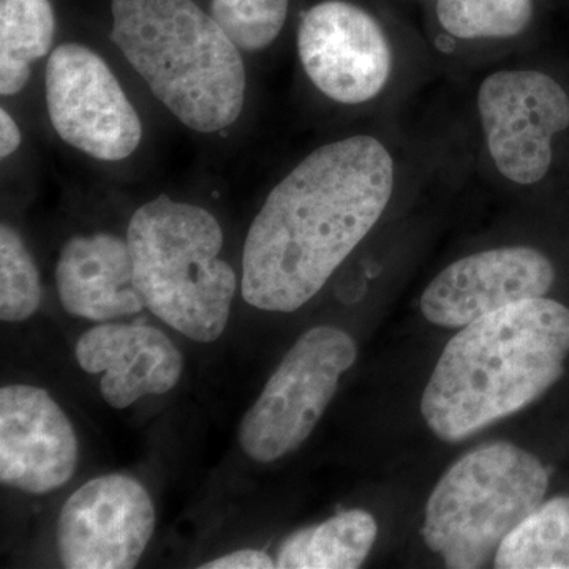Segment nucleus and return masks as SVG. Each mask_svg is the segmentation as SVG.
<instances>
[{"mask_svg":"<svg viewBox=\"0 0 569 569\" xmlns=\"http://www.w3.org/2000/svg\"><path fill=\"white\" fill-rule=\"evenodd\" d=\"M533 0H438L437 17L456 39H509L526 31Z\"/></svg>","mask_w":569,"mask_h":569,"instance_id":"nucleus-18","label":"nucleus"},{"mask_svg":"<svg viewBox=\"0 0 569 569\" xmlns=\"http://www.w3.org/2000/svg\"><path fill=\"white\" fill-rule=\"evenodd\" d=\"M44 100L59 138L92 159L119 162L140 146L133 103L102 56L84 44L63 43L51 52Z\"/></svg>","mask_w":569,"mask_h":569,"instance_id":"nucleus-7","label":"nucleus"},{"mask_svg":"<svg viewBox=\"0 0 569 569\" xmlns=\"http://www.w3.org/2000/svg\"><path fill=\"white\" fill-rule=\"evenodd\" d=\"M568 355L567 306L533 298L489 313L445 347L422 392V418L440 440H467L549 391Z\"/></svg>","mask_w":569,"mask_h":569,"instance_id":"nucleus-2","label":"nucleus"},{"mask_svg":"<svg viewBox=\"0 0 569 569\" xmlns=\"http://www.w3.org/2000/svg\"><path fill=\"white\" fill-rule=\"evenodd\" d=\"M395 190V162L366 134L328 142L269 192L247 231L241 293L290 313L320 293L376 227Z\"/></svg>","mask_w":569,"mask_h":569,"instance_id":"nucleus-1","label":"nucleus"},{"mask_svg":"<svg viewBox=\"0 0 569 569\" xmlns=\"http://www.w3.org/2000/svg\"><path fill=\"white\" fill-rule=\"evenodd\" d=\"M556 280L549 258L531 247H500L460 258L421 296L422 316L443 328H463L479 318L545 298Z\"/></svg>","mask_w":569,"mask_h":569,"instance_id":"nucleus-11","label":"nucleus"},{"mask_svg":"<svg viewBox=\"0 0 569 569\" xmlns=\"http://www.w3.org/2000/svg\"><path fill=\"white\" fill-rule=\"evenodd\" d=\"M201 569H272L277 568L276 560L263 550L241 549L206 561Z\"/></svg>","mask_w":569,"mask_h":569,"instance_id":"nucleus-21","label":"nucleus"},{"mask_svg":"<svg viewBox=\"0 0 569 569\" xmlns=\"http://www.w3.org/2000/svg\"><path fill=\"white\" fill-rule=\"evenodd\" d=\"M80 445L69 417L43 388L0 389V481L43 496L73 478Z\"/></svg>","mask_w":569,"mask_h":569,"instance_id":"nucleus-12","label":"nucleus"},{"mask_svg":"<svg viewBox=\"0 0 569 569\" xmlns=\"http://www.w3.org/2000/svg\"><path fill=\"white\" fill-rule=\"evenodd\" d=\"M39 268L21 234L10 224L0 227V320L22 323L41 305Z\"/></svg>","mask_w":569,"mask_h":569,"instance_id":"nucleus-19","label":"nucleus"},{"mask_svg":"<svg viewBox=\"0 0 569 569\" xmlns=\"http://www.w3.org/2000/svg\"><path fill=\"white\" fill-rule=\"evenodd\" d=\"M478 111L497 170L520 186L542 181L553 137L569 127V97L559 82L541 71H497L479 88Z\"/></svg>","mask_w":569,"mask_h":569,"instance_id":"nucleus-8","label":"nucleus"},{"mask_svg":"<svg viewBox=\"0 0 569 569\" xmlns=\"http://www.w3.org/2000/svg\"><path fill=\"white\" fill-rule=\"evenodd\" d=\"M134 282L146 307L179 335L216 342L230 321L238 276L223 258V230L201 206L167 194L140 206L127 228Z\"/></svg>","mask_w":569,"mask_h":569,"instance_id":"nucleus-4","label":"nucleus"},{"mask_svg":"<svg viewBox=\"0 0 569 569\" xmlns=\"http://www.w3.org/2000/svg\"><path fill=\"white\" fill-rule=\"evenodd\" d=\"M74 355L84 372L102 376L100 392L116 410L132 406L141 397L167 395L183 372L181 351L153 326H93L78 339Z\"/></svg>","mask_w":569,"mask_h":569,"instance_id":"nucleus-13","label":"nucleus"},{"mask_svg":"<svg viewBox=\"0 0 569 569\" xmlns=\"http://www.w3.org/2000/svg\"><path fill=\"white\" fill-rule=\"evenodd\" d=\"M377 535V520L370 512H339L284 539L277 552V568L356 569L369 557Z\"/></svg>","mask_w":569,"mask_h":569,"instance_id":"nucleus-15","label":"nucleus"},{"mask_svg":"<svg viewBox=\"0 0 569 569\" xmlns=\"http://www.w3.org/2000/svg\"><path fill=\"white\" fill-rule=\"evenodd\" d=\"M211 14L241 51H260L282 32L288 0H212Z\"/></svg>","mask_w":569,"mask_h":569,"instance_id":"nucleus-20","label":"nucleus"},{"mask_svg":"<svg viewBox=\"0 0 569 569\" xmlns=\"http://www.w3.org/2000/svg\"><path fill=\"white\" fill-rule=\"evenodd\" d=\"M111 41L183 126L217 133L246 103L241 50L193 0H111Z\"/></svg>","mask_w":569,"mask_h":569,"instance_id":"nucleus-3","label":"nucleus"},{"mask_svg":"<svg viewBox=\"0 0 569 569\" xmlns=\"http://www.w3.org/2000/svg\"><path fill=\"white\" fill-rule=\"evenodd\" d=\"M299 61L328 99L342 104L369 102L391 77V47L367 11L342 0L312 7L298 29Z\"/></svg>","mask_w":569,"mask_h":569,"instance_id":"nucleus-10","label":"nucleus"},{"mask_svg":"<svg viewBox=\"0 0 569 569\" xmlns=\"http://www.w3.org/2000/svg\"><path fill=\"white\" fill-rule=\"evenodd\" d=\"M356 356L355 339L342 329L317 326L299 337L242 418V451L254 462L269 463L301 447Z\"/></svg>","mask_w":569,"mask_h":569,"instance_id":"nucleus-6","label":"nucleus"},{"mask_svg":"<svg viewBox=\"0 0 569 569\" xmlns=\"http://www.w3.org/2000/svg\"><path fill=\"white\" fill-rule=\"evenodd\" d=\"M549 473L526 449L497 441L468 452L426 505L422 538L452 569L485 567L501 541L545 501Z\"/></svg>","mask_w":569,"mask_h":569,"instance_id":"nucleus-5","label":"nucleus"},{"mask_svg":"<svg viewBox=\"0 0 569 569\" xmlns=\"http://www.w3.org/2000/svg\"><path fill=\"white\" fill-rule=\"evenodd\" d=\"M56 33L50 0H0V93H20Z\"/></svg>","mask_w":569,"mask_h":569,"instance_id":"nucleus-16","label":"nucleus"},{"mask_svg":"<svg viewBox=\"0 0 569 569\" xmlns=\"http://www.w3.org/2000/svg\"><path fill=\"white\" fill-rule=\"evenodd\" d=\"M156 530V508L140 481L103 475L74 490L59 512L56 546L63 568L130 569Z\"/></svg>","mask_w":569,"mask_h":569,"instance_id":"nucleus-9","label":"nucleus"},{"mask_svg":"<svg viewBox=\"0 0 569 569\" xmlns=\"http://www.w3.org/2000/svg\"><path fill=\"white\" fill-rule=\"evenodd\" d=\"M56 290L66 312L97 323L134 316L146 307L129 242L111 233L73 236L63 244Z\"/></svg>","mask_w":569,"mask_h":569,"instance_id":"nucleus-14","label":"nucleus"},{"mask_svg":"<svg viewBox=\"0 0 569 569\" xmlns=\"http://www.w3.org/2000/svg\"><path fill=\"white\" fill-rule=\"evenodd\" d=\"M22 141L21 130L6 108L0 110V156L7 159L18 151Z\"/></svg>","mask_w":569,"mask_h":569,"instance_id":"nucleus-22","label":"nucleus"},{"mask_svg":"<svg viewBox=\"0 0 569 569\" xmlns=\"http://www.w3.org/2000/svg\"><path fill=\"white\" fill-rule=\"evenodd\" d=\"M500 569H569V497L542 501L501 541Z\"/></svg>","mask_w":569,"mask_h":569,"instance_id":"nucleus-17","label":"nucleus"}]
</instances>
